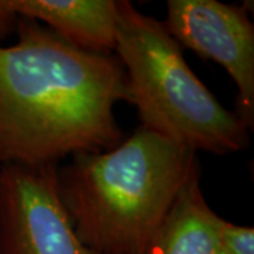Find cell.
<instances>
[{
	"instance_id": "3",
	"label": "cell",
	"mask_w": 254,
	"mask_h": 254,
	"mask_svg": "<svg viewBox=\"0 0 254 254\" xmlns=\"http://www.w3.org/2000/svg\"><path fill=\"white\" fill-rule=\"evenodd\" d=\"M115 55L140 126L193 153L233 154L250 145L249 128L199 81L163 21L128 0H116Z\"/></svg>"
},
{
	"instance_id": "7",
	"label": "cell",
	"mask_w": 254,
	"mask_h": 254,
	"mask_svg": "<svg viewBox=\"0 0 254 254\" xmlns=\"http://www.w3.org/2000/svg\"><path fill=\"white\" fill-rule=\"evenodd\" d=\"M200 173L198 164L182 184L144 254H219L223 219L203 196Z\"/></svg>"
},
{
	"instance_id": "1",
	"label": "cell",
	"mask_w": 254,
	"mask_h": 254,
	"mask_svg": "<svg viewBox=\"0 0 254 254\" xmlns=\"http://www.w3.org/2000/svg\"><path fill=\"white\" fill-rule=\"evenodd\" d=\"M14 33V46H0V165H58L118 145L125 137L113 110L127 102L118 57L28 18H18Z\"/></svg>"
},
{
	"instance_id": "4",
	"label": "cell",
	"mask_w": 254,
	"mask_h": 254,
	"mask_svg": "<svg viewBox=\"0 0 254 254\" xmlns=\"http://www.w3.org/2000/svg\"><path fill=\"white\" fill-rule=\"evenodd\" d=\"M57 167L0 165V254H96L64 209Z\"/></svg>"
},
{
	"instance_id": "6",
	"label": "cell",
	"mask_w": 254,
	"mask_h": 254,
	"mask_svg": "<svg viewBox=\"0 0 254 254\" xmlns=\"http://www.w3.org/2000/svg\"><path fill=\"white\" fill-rule=\"evenodd\" d=\"M18 18L38 21L76 47L115 54L116 0H0V41Z\"/></svg>"
},
{
	"instance_id": "5",
	"label": "cell",
	"mask_w": 254,
	"mask_h": 254,
	"mask_svg": "<svg viewBox=\"0 0 254 254\" xmlns=\"http://www.w3.org/2000/svg\"><path fill=\"white\" fill-rule=\"evenodd\" d=\"M167 31L184 48L218 63L237 88L236 113L254 128V26L247 6L218 0H170Z\"/></svg>"
},
{
	"instance_id": "8",
	"label": "cell",
	"mask_w": 254,
	"mask_h": 254,
	"mask_svg": "<svg viewBox=\"0 0 254 254\" xmlns=\"http://www.w3.org/2000/svg\"><path fill=\"white\" fill-rule=\"evenodd\" d=\"M219 254H254V229L239 226L223 219Z\"/></svg>"
},
{
	"instance_id": "2",
	"label": "cell",
	"mask_w": 254,
	"mask_h": 254,
	"mask_svg": "<svg viewBox=\"0 0 254 254\" xmlns=\"http://www.w3.org/2000/svg\"><path fill=\"white\" fill-rule=\"evenodd\" d=\"M196 153L138 126L105 151L57 167V188L76 236L96 254H144Z\"/></svg>"
}]
</instances>
